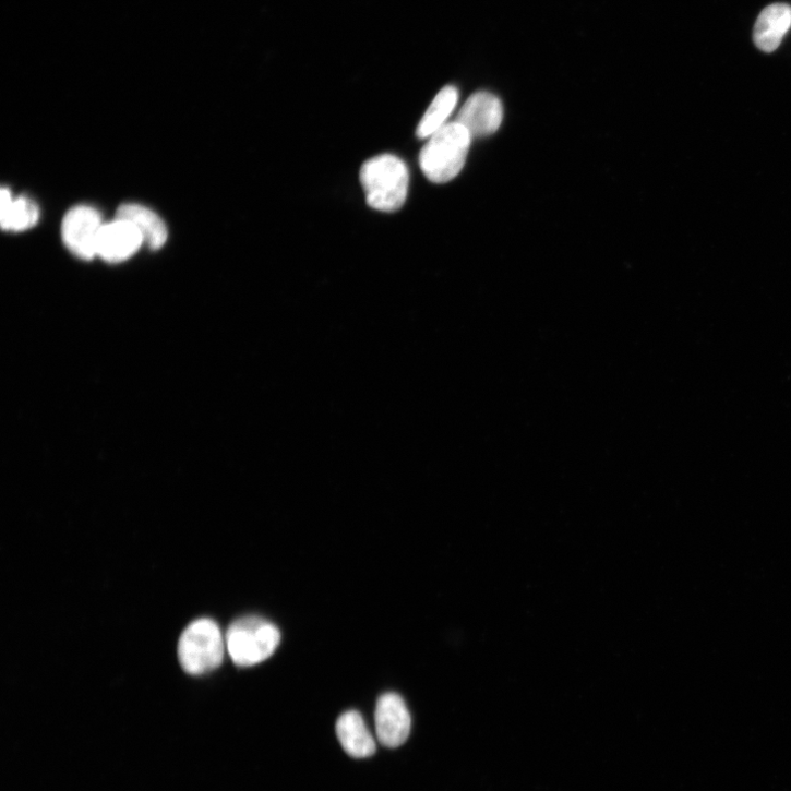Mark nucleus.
<instances>
[{"mask_svg":"<svg viewBox=\"0 0 791 791\" xmlns=\"http://www.w3.org/2000/svg\"><path fill=\"white\" fill-rule=\"evenodd\" d=\"M368 205L379 212L399 211L408 195L409 172L399 157L383 154L367 161L360 173Z\"/></svg>","mask_w":791,"mask_h":791,"instance_id":"obj_1","label":"nucleus"},{"mask_svg":"<svg viewBox=\"0 0 791 791\" xmlns=\"http://www.w3.org/2000/svg\"><path fill=\"white\" fill-rule=\"evenodd\" d=\"M471 136L458 122H450L432 134L419 156L421 171L435 184L455 179L466 163Z\"/></svg>","mask_w":791,"mask_h":791,"instance_id":"obj_2","label":"nucleus"},{"mask_svg":"<svg viewBox=\"0 0 791 791\" xmlns=\"http://www.w3.org/2000/svg\"><path fill=\"white\" fill-rule=\"evenodd\" d=\"M280 644V632L269 621L245 616L232 623L226 647L233 663L241 668L257 666L269 659Z\"/></svg>","mask_w":791,"mask_h":791,"instance_id":"obj_3","label":"nucleus"},{"mask_svg":"<svg viewBox=\"0 0 791 791\" xmlns=\"http://www.w3.org/2000/svg\"><path fill=\"white\" fill-rule=\"evenodd\" d=\"M225 647L226 642L215 621L196 620L185 628L180 639V663L191 675L207 674L223 663Z\"/></svg>","mask_w":791,"mask_h":791,"instance_id":"obj_4","label":"nucleus"},{"mask_svg":"<svg viewBox=\"0 0 791 791\" xmlns=\"http://www.w3.org/2000/svg\"><path fill=\"white\" fill-rule=\"evenodd\" d=\"M101 223L100 214L88 206L71 209L64 217L62 237L68 249L83 260L97 255V242Z\"/></svg>","mask_w":791,"mask_h":791,"instance_id":"obj_5","label":"nucleus"},{"mask_svg":"<svg viewBox=\"0 0 791 791\" xmlns=\"http://www.w3.org/2000/svg\"><path fill=\"white\" fill-rule=\"evenodd\" d=\"M504 118L501 100L493 94L480 92L471 95L458 112L456 122L462 124L472 137H483L495 133Z\"/></svg>","mask_w":791,"mask_h":791,"instance_id":"obj_6","label":"nucleus"},{"mask_svg":"<svg viewBox=\"0 0 791 791\" xmlns=\"http://www.w3.org/2000/svg\"><path fill=\"white\" fill-rule=\"evenodd\" d=\"M375 727L379 741L387 747L403 745L411 730V717L404 699L387 693L380 697L375 710Z\"/></svg>","mask_w":791,"mask_h":791,"instance_id":"obj_7","label":"nucleus"},{"mask_svg":"<svg viewBox=\"0 0 791 791\" xmlns=\"http://www.w3.org/2000/svg\"><path fill=\"white\" fill-rule=\"evenodd\" d=\"M144 243L139 230L128 221L116 219L104 225L97 242V255L110 263L131 257Z\"/></svg>","mask_w":791,"mask_h":791,"instance_id":"obj_8","label":"nucleus"},{"mask_svg":"<svg viewBox=\"0 0 791 791\" xmlns=\"http://www.w3.org/2000/svg\"><path fill=\"white\" fill-rule=\"evenodd\" d=\"M791 28V8L787 4H774L758 16L754 28V43L766 53L774 52Z\"/></svg>","mask_w":791,"mask_h":791,"instance_id":"obj_9","label":"nucleus"},{"mask_svg":"<svg viewBox=\"0 0 791 791\" xmlns=\"http://www.w3.org/2000/svg\"><path fill=\"white\" fill-rule=\"evenodd\" d=\"M336 729L343 747L350 756L365 758L375 753L376 742L358 711L344 714Z\"/></svg>","mask_w":791,"mask_h":791,"instance_id":"obj_10","label":"nucleus"},{"mask_svg":"<svg viewBox=\"0 0 791 791\" xmlns=\"http://www.w3.org/2000/svg\"><path fill=\"white\" fill-rule=\"evenodd\" d=\"M116 219L133 225L141 233L144 243L152 250L163 248L168 240V229L164 220L144 206L122 205L117 212Z\"/></svg>","mask_w":791,"mask_h":791,"instance_id":"obj_11","label":"nucleus"},{"mask_svg":"<svg viewBox=\"0 0 791 791\" xmlns=\"http://www.w3.org/2000/svg\"><path fill=\"white\" fill-rule=\"evenodd\" d=\"M39 208L28 197L14 199L8 189L0 192V225L4 230L24 231L39 220Z\"/></svg>","mask_w":791,"mask_h":791,"instance_id":"obj_12","label":"nucleus"},{"mask_svg":"<svg viewBox=\"0 0 791 791\" xmlns=\"http://www.w3.org/2000/svg\"><path fill=\"white\" fill-rule=\"evenodd\" d=\"M458 99L455 87H444L433 99L421 121L416 134L419 139H429L438 130L446 124V120L454 111Z\"/></svg>","mask_w":791,"mask_h":791,"instance_id":"obj_13","label":"nucleus"}]
</instances>
